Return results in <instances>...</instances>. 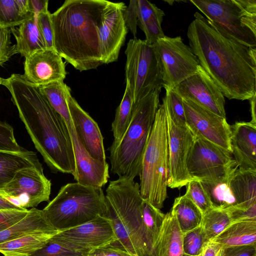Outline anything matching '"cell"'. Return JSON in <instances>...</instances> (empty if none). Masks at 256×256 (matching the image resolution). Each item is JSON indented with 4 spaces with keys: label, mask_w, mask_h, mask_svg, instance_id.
Returning a JSON list of instances; mask_svg holds the SVG:
<instances>
[{
    "label": "cell",
    "mask_w": 256,
    "mask_h": 256,
    "mask_svg": "<svg viewBox=\"0 0 256 256\" xmlns=\"http://www.w3.org/2000/svg\"><path fill=\"white\" fill-rule=\"evenodd\" d=\"M186 124L193 134L231 152L230 126L220 116L192 101L182 98Z\"/></svg>",
    "instance_id": "obj_14"
},
{
    "label": "cell",
    "mask_w": 256,
    "mask_h": 256,
    "mask_svg": "<svg viewBox=\"0 0 256 256\" xmlns=\"http://www.w3.org/2000/svg\"><path fill=\"white\" fill-rule=\"evenodd\" d=\"M54 234L35 232L0 244L4 256H30L42 248Z\"/></svg>",
    "instance_id": "obj_30"
},
{
    "label": "cell",
    "mask_w": 256,
    "mask_h": 256,
    "mask_svg": "<svg viewBox=\"0 0 256 256\" xmlns=\"http://www.w3.org/2000/svg\"><path fill=\"white\" fill-rule=\"evenodd\" d=\"M210 241L218 244L223 248L256 246V221L232 222Z\"/></svg>",
    "instance_id": "obj_29"
},
{
    "label": "cell",
    "mask_w": 256,
    "mask_h": 256,
    "mask_svg": "<svg viewBox=\"0 0 256 256\" xmlns=\"http://www.w3.org/2000/svg\"><path fill=\"white\" fill-rule=\"evenodd\" d=\"M24 74L30 82L38 86L66 77L65 64L54 49L46 48L25 58Z\"/></svg>",
    "instance_id": "obj_19"
},
{
    "label": "cell",
    "mask_w": 256,
    "mask_h": 256,
    "mask_svg": "<svg viewBox=\"0 0 256 256\" xmlns=\"http://www.w3.org/2000/svg\"><path fill=\"white\" fill-rule=\"evenodd\" d=\"M222 248L220 245L210 241L206 246L200 256H222Z\"/></svg>",
    "instance_id": "obj_49"
},
{
    "label": "cell",
    "mask_w": 256,
    "mask_h": 256,
    "mask_svg": "<svg viewBox=\"0 0 256 256\" xmlns=\"http://www.w3.org/2000/svg\"><path fill=\"white\" fill-rule=\"evenodd\" d=\"M154 90L133 105L130 125L118 146L110 152L111 172L132 180L139 175L144 152L160 105Z\"/></svg>",
    "instance_id": "obj_5"
},
{
    "label": "cell",
    "mask_w": 256,
    "mask_h": 256,
    "mask_svg": "<svg viewBox=\"0 0 256 256\" xmlns=\"http://www.w3.org/2000/svg\"><path fill=\"white\" fill-rule=\"evenodd\" d=\"M0 150L20 153L28 151L18 143L13 128L2 122H0Z\"/></svg>",
    "instance_id": "obj_40"
},
{
    "label": "cell",
    "mask_w": 256,
    "mask_h": 256,
    "mask_svg": "<svg viewBox=\"0 0 256 256\" xmlns=\"http://www.w3.org/2000/svg\"><path fill=\"white\" fill-rule=\"evenodd\" d=\"M32 12L35 16L42 12H46L48 10V0H29Z\"/></svg>",
    "instance_id": "obj_50"
},
{
    "label": "cell",
    "mask_w": 256,
    "mask_h": 256,
    "mask_svg": "<svg viewBox=\"0 0 256 256\" xmlns=\"http://www.w3.org/2000/svg\"><path fill=\"white\" fill-rule=\"evenodd\" d=\"M126 82L134 103L154 90H162V80L158 58L154 45L133 38L127 43Z\"/></svg>",
    "instance_id": "obj_9"
},
{
    "label": "cell",
    "mask_w": 256,
    "mask_h": 256,
    "mask_svg": "<svg viewBox=\"0 0 256 256\" xmlns=\"http://www.w3.org/2000/svg\"><path fill=\"white\" fill-rule=\"evenodd\" d=\"M256 94L254 95L250 100V112L252 120L250 121L252 124H256Z\"/></svg>",
    "instance_id": "obj_52"
},
{
    "label": "cell",
    "mask_w": 256,
    "mask_h": 256,
    "mask_svg": "<svg viewBox=\"0 0 256 256\" xmlns=\"http://www.w3.org/2000/svg\"><path fill=\"white\" fill-rule=\"evenodd\" d=\"M209 242L201 226L182 234L184 254L188 256H200L204 248Z\"/></svg>",
    "instance_id": "obj_37"
},
{
    "label": "cell",
    "mask_w": 256,
    "mask_h": 256,
    "mask_svg": "<svg viewBox=\"0 0 256 256\" xmlns=\"http://www.w3.org/2000/svg\"><path fill=\"white\" fill-rule=\"evenodd\" d=\"M87 254L72 250L50 240L42 248L30 256H87Z\"/></svg>",
    "instance_id": "obj_41"
},
{
    "label": "cell",
    "mask_w": 256,
    "mask_h": 256,
    "mask_svg": "<svg viewBox=\"0 0 256 256\" xmlns=\"http://www.w3.org/2000/svg\"><path fill=\"white\" fill-rule=\"evenodd\" d=\"M190 24V47L200 66L229 100H250L256 94V49L217 32L198 12Z\"/></svg>",
    "instance_id": "obj_1"
},
{
    "label": "cell",
    "mask_w": 256,
    "mask_h": 256,
    "mask_svg": "<svg viewBox=\"0 0 256 256\" xmlns=\"http://www.w3.org/2000/svg\"><path fill=\"white\" fill-rule=\"evenodd\" d=\"M26 210H0V231L15 224L23 218L28 212Z\"/></svg>",
    "instance_id": "obj_44"
},
{
    "label": "cell",
    "mask_w": 256,
    "mask_h": 256,
    "mask_svg": "<svg viewBox=\"0 0 256 256\" xmlns=\"http://www.w3.org/2000/svg\"><path fill=\"white\" fill-rule=\"evenodd\" d=\"M123 17L126 26L136 38L138 26L137 0H132L123 13Z\"/></svg>",
    "instance_id": "obj_45"
},
{
    "label": "cell",
    "mask_w": 256,
    "mask_h": 256,
    "mask_svg": "<svg viewBox=\"0 0 256 256\" xmlns=\"http://www.w3.org/2000/svg\"><path fill=\"white\" fill-rule=\"evenodd\" d=\"M42 210L50 224L62 232L105 216V195L102 188L68 183Z\"/></svg>",
    "instance_id": "obj_7"
},
{
    "label": "cell",
    "mask_w": 256,
    "mask_h": 256,
    "mask_svg": "<svg viewBox=\"0 0 256 256\" xmlns=\"http://www.w3.org/2000/svg\"><path fill=\"white\" fill-rule=\"evenodd\" d=\"M142 218L146 235L152 249L156 255V246L160 234L165 214L148 202L143 200Z\"/></svg>",
    "instance_id": "obj_34"
},
{
    "label": "cell",
    "mask_w": 256,
    "mask_h": 256,
    "mask_svg": "<svg viewBox=\"0 0 256 256\" xmlns=\"http://www.w3.org/2000/svg\"><path fill=\"white\" fill-rule=\"evenodd\" d=\"M166 113L169 146L168 187L180 189L193 180L188 174L186 162L195 136L186 125L174 122L170 118L167 108Z\"/></svg>",
    "instance_id": "obj_15"
},
{
    "label": "cell",
    "mask_w": 256,
    "mask_h": 256,
    "mask_svg": "<svg viewBox=\"0 0 256 256\" xmlns=\"http://www.w3.org/2000/svg\"><path fill=\"white\" fill-rule=\"evenodd\" d=\"M43 168L33 151L14 152L0 150V190L2 189L20 170L28 167Z\"/></svg>",
    "instance_id": "obj_26"
},
{
    "label": "cell",
    "mask_w": 256,
    "mask_h": 256,
    "mask_svg": "<svg viewBox=\"0 0 256 256\" xmlns=\"http://www.w3.org/2000/svg\"><path fill=\"white\" fill-rule=\"evenodd\" d=\"M160 64L162 87L173 89L196 73L198 60L180 36H164L153 44Z\"/></svg>",
    "instance_id": "obj_10"
},
{
    "label": "cell",
    "mask_w": 256,
    "mask_h": 256,
    "mask_svg": "<svg viewBox=\"0 0 256 256\" xmlns=\"http://www.w3.org/2000/svg\"><path fill=\"white\" fill-rule=\"evenodd\" d=\"M230 186L236 202L234 207L246 209L256 204V171L238 168L232 176Z\"/></svg>",
    "instance_id": "obj_28"
},
{
    "label": "cell",
    "mask_w": 256,
    "mask_h": 256,
    "mask_svg": "<svg viewBox=\"0 0 256 256\" xmlns=\"http://www.w3.org/2000/svg\"><path fill=\"white\" fill-rule=\"evenodd\" d=\"M39 88L52 106L64 121L67 127L72 126L73 123L66 100L67 92L70 88L64 81L54 82Z\"/></svg>",
    "instance_id": "obj_33"
},
{
    "label": "cell",
    "mask_w": 256,
    "mask_h": 256,
    "mask_svg": "<svg viewBox=\"0 0 256 256\" xmlns=\"http://www.w3.org/2000/svg\"><path fill=\"white\" fill-rule=\"evenodd\" d=\"M24 210L27 209H23L14 205L6 198L0 194V210Z\"/></svg>",
    "instance_id": "obj_51"
},
{
    "label": "cell",
    "mask_w": 256,
    "mask_h": 256,
    "mask_svg": "<svg viewBox=\"0 0 256 256\" xmlns=\"http://www.w3.org/2000/svg\"><path fill=\"white\" fill-rule=\"evenodd\" d=\"M171 211L182 234L200 226L202 214L198 206L184 194L174 199Z\"/></svg>",
    "instance_id": "obj_31"
},
{
    "label": "cell",
    "mask_w": 256,
    "mask_h": 256,
    "mask_svg": "<svg viewBox=\"0 0 256 256\" xmlns=\"http://www.w3.org/2000/svg\"><path fill=\"white\" fill-rule=\"evenodd\" d=\"M226 210L231 218L232 223L242 221H256V204L248 208L232 207Z\"/></svg>",
    "instance_id": "obj_46"
},
{
    "label": "cell",
    "mask_w": 256,
    "mask_h": 256,
    "mask_svg": "<svg viewBox=\"0 0 256 256\" xmlns=\"http://www.w3.org/2000/svg\"><path fill=\"white\" fill-rule=\"evenodd\" d=\"M66 100L74 128L84 147L92 158L107 163L104 138L98 124L72 96L70 88Z\"/></svg>",
    "instance_id": "obj_18"
},
{
    "label": "cell",
    "mask_w": 256,
    "mask_h": 256,
    "mask_svg": "<svg viewBox=\"0 0 256 256\" xmlns=\"http://www.w3.org/2000/svg\"><path fill=\"white\" fill-rule=\"evenodd\" d=\"M134 104L130 90L126 84L123 98L116 110L112 124L114 140L108 149L109 152L114 150L121 142L131 120Z\"/></svg>",
    "instance_id": "obj_32"
},
{
    "label": "cell",
    "mask_w": 256,
    "mask_h": 256,
    "mask_svg": "<svg viewBox=\"0 0 256 256\" xmlns=\"http://www.w3.org/2000/svg\"><path fill=\"white\" fill-rule=\"evenodd\" d=\"M230 128L231 153L238 169L256 171V124L238 122Z\"/></svg>",
    "instance_id": "obj_21"
},
{
    "label": "cell",
    "mask_w": 256,
    "mask_h": 256,
    "mask_svg": "<svg viewBox=\"0 0 256 256\" xmlns=\"http://www.w3.org/2000/svg\"><path fill=\"white\" fill-rule=\"evenodd\" d=\"M137 10L138 26L144 32L146 42L153 45L165 36L162 28L164 12L146 0H137Z\"/></svg>",
    "instance_id": "obj_23"
},
{
    "label": "cell",
    "mask_w": 256,
    "mask_h": 256,
    "mask_svg": "<svg viewBox=\"0 0 256 256\" xmlns=\"http://www.w3.org/2000/svg\"><path fill=\"white\" fill-rule=\"evenodd\" d=\"M126 6L122 2H112L102 19L100 29V48L104 64L116 61L128 32L123 13Z\"/></svg>",
    "instance_id": "obj_17"
},
{
    "label": "cell",
    "mask_w": 256,
    "mask_h": 256,
    "mask_svg": "<svg viewBox=\"0 0 256 256\" xmlns=\"http://www.w3.org/2000/svg\"><path fill=\"white\" fill-rule=\"evenodd\" d=\"M51 182L44 176L43 168L28 167L18 171L2 190L0 194L14 205L23 208H35L49 202Z\"/></svg>",
    "instance_id": "obj_11"
},
{
    "label": "cell",
    "mask_w": 256,
    "mask_h": 256,
    "mask_svg": "<svg viewBox=\"0 0 256 256\" xmlns=\"http://www.w3.org/2000/svg\"><path fill=\"white\" fill-rule=\"evenodd\" d=\"M182 234L170 210L165 214L156 246L157 256H183Z\"/></svg>",
    "instance_id": "obj_25"
},
{
    "label": "cell",
    "mask_w": 256,
    "mask_h": 256,
    "mask_svg": "<svg viewBox=\"0 0 256 256\" xmlns=\"http://www.w3.org/2000/svg\"><path fill=\"white\" fill-rule=\"evenodd\" d=\"M16 41L18 53L26 58L34 52L46 48L36 22V17L30 18L17 28H11Z\"/></svg>",
    "instance_id": "obj_27"
},
{
    "label": "cell",
    "mask_w": 256,
    "mask_h": 256,
    "mask_svg": "<svg viewBox=\"0 0 256 256\" xmlns=\"http://www.w3.org/2000/svg\"><path fill=\"white\" fill-rule=\"evenodd\" d=\"M50 240L74 251L88 252L97 248L115 244L118 240L110 220L105 216L59 232Z\"/></svg>",
    "instance_id": "obj_13"
},
{
    "label": "cell",
    "mask_w": 256,
    "mask_h": 256,
    "mask_svg": "<svg viewBox=\"0 0 256 256\" xmlns=\"http://www.w3.org/2000/svg\"><path fill=\"white\" fill-rule=\"evenodd\" d=\"M222 256H256V246L244 245L223 248Z\"/></svg>",
    "instance_id": "obj_48"
},
{
    "label": "cell",
    "mask_w": 256,
    "mask_h": 256,
    "mask_svg": "<svg viewBox=\"0 0 256 256\" xmlns=\"http://www.w3.org/2000/svg\"><path fill=\"white\" fill-rule=\"evenodd\" d=\"M187 256V255H186V254H184V256Z\"/></svg>",
    "instance_id": "obj_54"
},
{
    "label": "cell",
    "mask_w": 256,
    "mask_h": 256,
    "mask_svg": "<svg viewBox=\"0 0 256 256\" xmlns=\"http://www.w3.org/2000/svg\"><path fill=\"white\" fill-rule=\"evenodd\" d=\"M164 98L168 112L176 123L186 125L182 98L173 89H166Z\"/></svg>",
    "instance_id": "obj_39"
},
{
    "label": "cell",
    "mask_w": 256,
    "mask_h": 256,
    "mask_svg": "<svg viewBox=\"0 0 256 256\" xmlns=\"http://www.w3.org/2000/svg\"><path fill=\"white\" fill-rule=\"evenodd\" d=\"M182 98L190 100L214 114L226 118L225 98L220 90L199 65L196 74L173 88Z\"/></svg>",
    "instance_id": "obj_16"
},
{
    "label": "cell",
    "mask_w": 256,
    "mask_h": 256,
    "mask_svg": "<svg viewBox=\"0 0 256 256\" xmlns=\"http://www.w3.org/2000/svg\"><path fill=\"white\" fill-rule=\"evenodd\" d=\"M5 82V79L0 76V85H4Z\"/></svg>",
    "instance_id": "obj_53"
},
{
    "label": "cell",
    "mask_w": 256,
    "mask_h": 256,
    "mask_svg": "<svg viewBox=\"0 0 256 256\" xmlns=\"http://www.w3.org/2000/svg\"><path fill=\"white\" fill-rule=\"evenodd\" d=\"M138 176L142 200L160 210L167 198L169 176L168 137L164 97L156 114Z\"/></svg>",
    "instance_id": "obj_6"
},
{
    "label": "cell",
    "mask_w": 256,
    "mask_h": 256,
    "mask_svg": "<svg viewBox=\"0 0 256 256\" xmlns=\"http://www.w3.org/2000/svg\"><path fill=\"white\" fill-rule=\"evenodd\" d=\"M10 91L20 118L36 148L54 173L71 174L76 163L67 126L41 92L24 74H14L4 84Z\"/></svg>",
    "instance_id": "obj_2"
},
{
    "label": "cell",
    "mask_w": 256,
    "mask_h": 256,
    "mask_svg": "<svg viewBox=\"0 0 256 256\" xmlns=\"http://www.w3.org/2000/svg\"><path fill=\"white\" fill-rule=\"evenodd\" d=\"M31 18L24 15L16 0H0V26L13 28Z\"/></svg>",
    "instance_id": "obj_36"
},
{
    "label": "cell",
    "mask_w": 256,
    "mask_h": 256,
    "mask_svg": "<svg viewBox=\"0 0 256 256\" xmlns=\"http://www.w3.org/2000/svg\"><path fill=\"white\" fill-rule=\"evenodd\" d=\"M232 223L226 210L212 208L202 214L200 226L210 241Z\"/></svg>",
    "instance_id": "obj_35"
},
{
    "label": "cell",
    "mask_w": 256,
    "mask_h": 256,
    "mask_svg": "<svg viewBox=\"0 0 256 256\" xmlns=\"http://www.w3.org/2000/svg\"><path fill=\"white\" fill-rule=\"evenodd\" d=\"M52 14L49 11L39 14L36 22L46 48L54 49V32L52 22Z\"/></svg>",
    "instance_id": "obj_42"
},
{
    "label": "cell",
    "mask_w": 256,
    "mask_h": 256,
    "mask_svg": "<svg viewBox=\"0 0 256 256\" xmlns=\"http://www.w3.org/2000/svg\"><path fill=\"white\" fill-rule=\"evenodd\" d=\"M236 166L221 176L199 180L206 192L213 208L228 210L236 204L230 186V180Z\"/></svg>",
    "instance_id": "obj_24"
},
{
    "label": "cell",
    "mask_w": 256,
    "mask_h": 256,
    "mask_svg": "<svg viewBox=\"0 0 256 256\" xmlns=\"http://www.w3.org/2000/svg\"><path fill=\"white\" fill-rule=\"evenodd\" d=\"M236 166L230 152L195 136L186 162L188 174L193 180L221 176Z\"/></svg>",
    "instance_id": "obj_12"
},
{
    "label": "cell",
    "mask_w": 256,
    "mask_h": 256,
    "mask_svg": "<svg viewBox=\"0 0 256 256\" xmlns=\"http://www.w3.org/2000/svg\"><path fill=\"white\" fill-rule=\"evenodd\" d=\"M58 232L48 222L42 210L33 208L29 210L28 214L21 220L0 231V244L32 233L56 234Z\"/></svg>",
    "instance_id": "obj_22"
},
{
    "label": "cell",
    "mask_w": 256,
    "mask_h": 256,
    "mask_svg": "<svg viewBox=\"0 0 256 256\" xmlns=\"http://www.w3.org/2000/svg\"><path fill=\"white\" fill-rule=\"evenodd\" d=\"M105 0H66L52 14L54 49L80 72L104 64L100 29L112 4Z\"/></svg>",
    "instance_id": "obj_3"
},
{
    "label": "cell",
    "mask_w": 256,
    "mask_h": 256,
    "mask_svg": "<svg viewBox=\"0 0 256 256\" xmlns=\"http://www.w3.org/2000/svg\"><path fill=\"white\" fill-rule=\"evenodd\" d=\"M186 186L184 195L198 206L202 214L213 208L206 192L199 180H192Z\"/></svg>",
    "instance_id": "obj_38"
},
{
    "label": "cell",
    "mask_w": 256,
    "mask_h": 256,
    "mask_svg": "<svg viewBox=\"0 0 256 256\" xmlns=\"http://www.w3.org/2000/svg\"><path fill=\"white\" fill-rule=\"evenodd\" d=\"M105 216L111 222L120 247L134 256H156L147 239L142 218L140 185L118 178L106 189Z\"/></svg>",
    "instance_id": "obj_4"
},
{
    "label": "cell",
    "mask_w": 256,
    "mask_h": 256,
    "mask_svg": "<svg viewBox=\"0 0 256 256\" xmlns=\"http://www.w3.org/2000/svg\"><path fill=\"white\" fill-rule=\"evenodd\" d=\"M68 129L71 137L75 158L74 179L83 185L102 188L109 178L108 162H102L90 156L78 136L74 124Z\"/></svg>",
    "instance_id": "obj_20"
},
{
    "label": "cell",
    "mask_w": 256,
    "mask_h": 256,
    "mask_svg": "<svg viewBox=\"0 0 256 256\" xmlns=\"http://www.w3.org/2000/svg\"><path fill=\"white\" fill-rule=\"evenodd\" d=\"M87 256H134L127 251L113 244H110L93 249L88 252Z\"/></svg>",
    "instance_id": "obj_47"
},
{
    "label": "cell",
    "mask_w": 256,
    "mask_h": 256,
    "mask_svg": "<svg viewBox=\"0 0 256 256\" xmlns=\"http://www.w3.org/2000/svg\"><path fill=\"white\" fill-rule=\"evenodd\" d=\"M220 34L256 47V0H190Z\"/></svg>",
    "instance_id": "obj_8"
},
{
    "label": "cell",
    "mask_w": 256,
    "mask_h": 256,
    "mask_svg": "<svg viewBox=\"0 0 256 256\" xmlns=\"http://www.w3.org/2000/svg\"><path fill=\"white\" fill-rule=\"evenodd\" d=\"M11 29L0 26V66L18 53L16 45L12 44Z\"/></svg>",
    "instance_id": "obj_43"
}]
</instances>
